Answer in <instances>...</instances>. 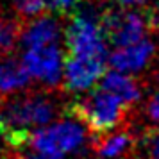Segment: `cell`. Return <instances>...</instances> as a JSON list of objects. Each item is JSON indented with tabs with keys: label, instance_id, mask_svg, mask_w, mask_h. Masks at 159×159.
Returning <instances> with one entry per match:
<instances>
[{
	"label": "cell",
	"instance_id": "6da1fadb",
	"mask_svg": "<svg viewBox=\"0 0 159 159\" xmlns=\"http://www.w3.org/2000/svg\"><path fill=\"white\" fill-rule=\"evenodd\" d=\"M59 102L48 93L18 91L0 97V136L13 148L25 147L32 130L57 118Z\"/></svg>",
	"mask_w": 159,
	"mask_h": 159
},
{
	"label": "cell",
	"instance_id": "7a4b0ae2",
	"mask_svg": "<svg viewBox=\"0 0 159 159\" xmlns=\"http://www.w3.org/2000/svg\"><path fill=\"white\" fill-rule=\"evenodd\" d=\"M70 116L79 120L93 134L104 132L125 122L127 106L106 89H89V93L80 97L68 107Z\"/></svg>",
	"mask_w": 159,
	"mask_h": 159
},
{
	"label": "cell",
	"instance_id": "3957f363",
	"mask_svg": "<svg viewBox=\"0 0 159 159\" xmlns=\"http://www.w3.org/2000/svg\"><path fill=\"white\" fill-rule=\"evenodd\" d=\"M86 143V127L75 118H61L32 130L25 145L30 150L66 156L80 150Z\"/></svg>",
	"mask_w": 159,
	"mask_h": 159
},
{
	"label": "cell",
	"instance_id": "277c9868",
	"mask_svg": "<svg viewBox=\"0 0 159 159\" xmlns=\"http://www.w3.org/2000/svg\"><path fill=\"white\" fill-rule=\"evenodd\" d=\"M63 34L70 56L107 61V36L95 13L82 11L75 15Z\"/></svg>",
	"mask_w": 159,
	"mask_h": 159
},
{
	"label": "cell",
	"instance_id": "5b68a950",
	"mask_svg": "<svg viewBox=\"0 0 159 159\" xmlns=\"http://www.w3.org/2000/svg\"><path fill=\"white\" fill-rule=\"evenodd\" d=\"M65 52L59 43L23 48L22 65L30 79L47 88H56L63 80Z\"/></svg>",
	"mask_w": 159,
	"mask_h": 159
},
{
	"label": "cell",
	"instance_id": "8992f818",
	"mask_svg": "<svg viewBox=\"0 0 159 159\" xmlns=\"http://www.w3.org/2000/svg\"><path fill=\"white\" fill-rule=\"evenodd\" d=\"M100 20L106 36L109 41L115 43V47L129 45L141 39L148 29L145 15H141L136 9H113Z\"/></svg>",
	"mask_w": 159,
	"mask_h": 159
},
{
	"label": "cell",
	"instance_id": "52a82bcc",
	"mask_svg": "<svg viewBox=\"0 0 159 159\" xmlns=\"http://www.w3.org/2000/svg\"><path fill=\"white\" fill-rule=\"evenodd\" d=\"M138 134L123 122L113 129L95 134L89 147L100 159H130L136 152Z\"/></svg>",
	"mask_w": 159,
	"mask_h": 159
},
{
	"label": "cell",
	"instance_id": "ba28073f",
	"mask_svg": "<svg viewBox=\"0 0 159 159\" xmlns=\"http://www.w3.org/2000/svg\"><path fill=\"white\" fill-rule=\"evenodd\" d=\"M106 63L102 59H88L68 56L63 68V84L72 93H84L97 86V82L106 72Z\"/></svg>",
	"mask_w": 159,
	"mask_h": 159
},
{
	"label": "cell",
	"instance_id": "9c48e42d",
	"mask_svg": "<svg viewBox=\"0 0 159 159\" xmlns=\"http://www.w3.org/2000/svg\"><path fill=\"white\" fill-rule=\"evenodd\" d=\"M156 56V43L148 38H141L134 43L116 47L115 50L107 54V63L113 70L123 73H139L152 63Z\"/></svg>",
	"mask_w": 159,
	"mask_h": 159
},
{
	"label": "cell",
	"instance_id": "30bf717a",
	"mask_svg": "<svg viewBox=\"0 0 159 159\" xmlns=\"http://www.w3.org/2000/svg\"><path fill=\"white\" fill-rule=\"evenodd\" d=\"M63 27L57 18L54 16H32L22 30H20V43L23 48L30 47H43V45L61 43Z\"/></svg>",
	"mask_w": 159,
	"mask_h": 159
},
{
	"label": "cell",
	"instance_id": "8fae6325",
	"mask_svg": "<svg viewBox=\"0 0 159 159\" xmlns=\"http://www.w3.org/2000/svg\"><path fill=\"white\" fill-rule=\"evenodd\" d=\"M100 88L115 95L116 98L129 107L134 106L139 98H141V86L130 73H123L118 70H111V72H104L100 77Z\"/></svg>",
	"mask_w": 159,
	"mask_h": 159
},
{
	"label": "cell",
	"instance_id": "7c38bea8",
	"mask_svg": "<svg viewBox=\"0 0 159 159\" xmlns=\"http://www.w3.org/2000/svg\"><path fill=\"white\" fill-rule=\"evenodd\" d=\"M30 77L22 63L13 59H0V97L23 91L29 86Z\"/></svg>",
	"mask_w": 159,
	"mask_h": 159
},
{
	"label": "cell",
	"instance_id": "4fadbf2b",
	"mask_svg": "<svg viewBox=\"0 0 159 159\" xmlns=\"http://www.w3.org/2000/svg\"><path fill=\"white\" fill-rule=\"evenodd\" d=\"M20 39V25L11 18H0V56L13 50Z\"/></svg>",
	"mask_w": 159,
	"mask_h": 159
},
{
	"label": "cell",
	"instance_id": "5bb4252c",
	"mask_svg": "<svg viewBox=\"0 0 159 159\" xmlns=\"http://www.w3.org/2000/svg\"><path fill=\"white\" fill-rule=\"evenodd\" d=\"M15 9L22 16H32L39 15L45 7H47V0H11Z\"/></svg>",
	"mask_w": 159,
	"mask_h": 159
},
{
	"label": "cell",
	"instance_id": "9a60e30c",
	"mask_svg": "<svg viewBox=\"0 0 159 159\" xmlns=\"http://www.w3.org/2000/svg\"><path fill=\"white\" fill-rule=\"evenodd\" d=\"M6 159H63V156L57 154H45V152H22L20 148H13L11 154L6 156Z\"/></svg>",
	"mask_w": 159,
	"mask_h": 159
},
{
	"label": "cell",
	"instance_id": "2e32d148",
	"mask_svg": "<svg viewBox=\"0 0 159 159\" xmlns=\"http://www.w3.org/2000/svg\"><path fill=\"white\" fill-rule=\"evenodd\" d=\"M145 143H147V154H148V159H159V129L147 130Z\"/></svg>",
	"mask_w": 159,
	"mask_h": 159
},
{
	"label": "cell",
	"instance_id": "e0dca14e",
	"mask_svg": "<svg viewBox=\"0 0 159 159\" xmlns=\"http://www.w3.org/2000/svg\"><path fill=\"white\" fill-rule=\"evenodd\" d=\"M82 0H47V7L52 9L54 13H70L79 7Z\"/></svg>",
	"mask_w": 159,
	"mask_h": 159
},
{
	"label": "cell",
	"instance_id": "ac0fdd59",
	"mask_svg": "<svg viewBox=\"0 0 159 159\" xmlns=\"http://www.w3.org/2000/svg\"><path fill=\"white\" fill-rule=\"evenodd\" d=\"M145 113H147V118L150 120L152 123H157L159 125V91L154 93L147 102V107H145Z\"/></svg>",
	"mask_w": 159,
	"mask_h": 159
},
{
	"label": "cell",
	"instance_id": "d6986e66",
	"mask_svg": "<svg viewBox=\"0 0 159 159\" xmlns=\"http://www.w3.org/2000/svg\"><path fill=\"white\" fill-rule=\"evenodd\" d=\"M147 22L152 25L154 29L159 30V0H150L148 2V9H147Z\"/></svg>",
	"mask_w": 159,
	"mask_h": 159
},
{
	"label": "cell",
	"instance_id": "ffe728a7",
	"mask_svg": "<svg viewBox=\"0 0 159 159\" xmlns=\"http://www.w3.org/2000/svg\"><path fill=\"white\" fill-rule=\"evenodd\" d=\"M116 2L122 9H136V11H139V9L147 7L150 0H116Z\"/></svg>",
	"mask_w": 159,
	"mask_h": 159
},
{
	"label": "cell",
	"instance_id": "44dd1931",
	"mask_svg": "<svg viewBox=\"0 0 159 159\" xmlns=\"http://www.w3.org/2000/svg\"><path fill=\"white\" fill-rule=\"evenodd\" d=\"M154 79H156V82H157V86H159V70L156 72V75H154Z\"/></svg>",
	"mask_w": 159,
	"mask_h": 159
}]
</instances>
